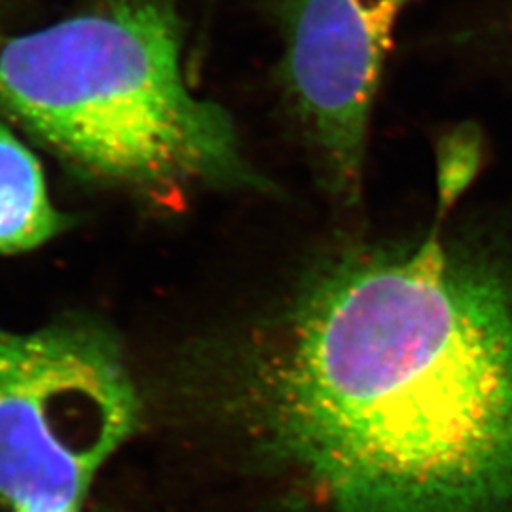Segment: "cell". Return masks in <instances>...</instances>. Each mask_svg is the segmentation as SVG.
Wrapping results in <instances>:
<instances>
[{
    "instance_id": "6da1fadb",
    "label": "cell",
    "mask_w": 512,
    "mask_h": 512,
    "mask_svg": "<svg viewBox=\"0 0 512 512\" xmlns=\"http://www.w3.org/2000/svg\"><path fill=\"white\" fill-rule=\"evenodd\" d=\"M444 207L313 264L260 349L274 440L340 512H512V238Z\"/></svg>"
},
{
    "instance_id": "7a4b0ae2",
    "label": "cell",
    "mask_w": 512,
    "mask_h": 512,
    "mask_svg": "<svg viewBox=\"0 0 512 512\" xmlns=\"http://www.w3.org/2000/svg\"><path fill=\"white\" fill-rule=\"evenodd\" d=\"M169 0H105L0 44V110L95 179L160 202L258 188L232 116L188 90Z\"/></svg>"
},
{
    "instance_id": "3957f363",
    "label": "cell",
    "mask_w": 512,
    "mask_h": 512,
    "mask_svg": "<svg viewBox=\"0 0 512 512\" xmlns=\"http://www.w3.org/2000/svg\"><path fill=\"white\" fill-rule=\"evenodd\" d=\"M137 414L124 355L99 323L0 329V509L82 512Z\"/></svg>"
},
{
    "instance_id": "277c9868",
    "label": "cell",
    "mask_w": 512,
    "mask_h": 512,
    "mask_svg": "<svg viewBox=\"0 0 512 512\" xmlns=\"http://www.w3.org/2000/svg\"><path fill=\"white\" fill-rule=\"evenodd\" d=\"M410 0H277L281 76L332 196L353 203L374 97Z\"/></svg>"
},
{
    "instance_id": "5b68a950",
    "label": "cell",
    "mask_w": 512,
    "mask_h": 512,
    "mask_svg": "<svg viewBox=\"0 0 512 512\" xmlns=\"http://www.w3.org/2000/svg\"><path fill=\"white\" fill-rule=\"evenodd\" d=\"M67 226L35 154L0 124V255L33 251Z\"/></svg>"
}]
</instances>
